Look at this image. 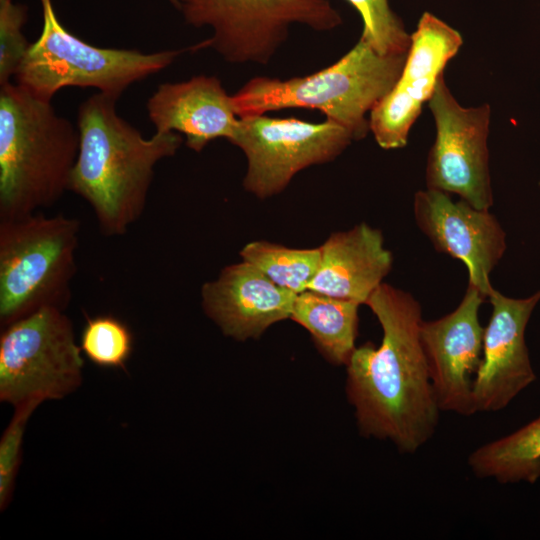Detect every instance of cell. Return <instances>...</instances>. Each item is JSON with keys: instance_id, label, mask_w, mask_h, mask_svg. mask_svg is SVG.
<instances>
[{"instance_id": "cell-24", "label": "cell", "mask_w": 540, "mask_h": 540, "mask_svg": "<svg viewBox=\"0 0 540 540\" xmlns=\"http://www.w3.org/2000/svg\"><path fill=\"white\" fill-rule=\"evenodd\" d=\"M27 7L13 0H0V85L14 77L30 44L22 28Z\"/></svg>"}, {"instance_id": "cell-16", "label": "cell", "mask_w": 540, "mask_h": 540, "mask_svg": "<svg viewBox=\"0 0 540 540\" xmlns=\"http://www.w3.org/2000/svg\"><path fill=\"white\" fill-rule=\"evenodd\" d=\"M146 107L155 132L181 133L186 145L196 152L217 138L231 142L240 123L232 95L215 76L163 83L149 97Z\"/></svg>"}, {"instance_id": "cell-25", "label": "cell", "mask_w": 540, "mask_h": 540, "mask_svg": "<svg viewBox=\"0 0 540 540\" xmlns=\"http://www.w3.org/2000/svg\"><path fill=\"white\" fill-rule=\"evenodd\" d=\"M176 8L180 9L184 0H169Z\"/></svg>"}, {"instance_id": "cell-19", "label": "cell", "mask_w": 540, "mask_h": 540, "mask_svg": "<svg viewBox=\"0 0 540 540\" xmlns=\"http://www.w3.org/2000/svg\"><path fill=\"white\" fill-rule=\"evenodd\" d=\"M468 465L478 478L502 484L540 478V416L517 431L474 450Z\"/></svg>"}, {"instance_id": "cell-7", "label": "cell", "mask_w": 540, "mask_h": 540, "mask_svg": "<svg viewBox=\"0 0 540 540\" xmlns=\"http://www.w3.org/2000/svg\"><path fill=\"white\" fill-rule=\"evenodd\" d=\"M179 10L188 24L212 29L193 50L212 48L235 64H267L293 24L328 31L342 23L328 0H184Z\"/></svg>"}, {"instance_id": "cell-10", "label": "cell", "mask_w": 540, "mask_h": 540, "mask_svg": "<svg viewBox=\"0 0 540 540\" xmlns=\"http://www.w3.org/2000/svg\"><path fill=\"white\" fill-rule=\"evenodd\" d=\"M436 138L427 159V188L457 194L477 209L489 210L493 193L489 172L490 107H462L443 74L429 99Z\"/></svg>"}, {"instance_id": "cell-8", "label": "cell", "mask_w": 540, "mask_h": 540, "mask_svg": "<svg viewBox=\"0 0 540 540\" xmlns=\"http://www.w3.org/2000/svg\"><path fill=\"white\" fill-rule=\"evenodd\" d=\"M82 354L70 318L58 308L1 328L0 400L16 407L66 397L83 381Z\"/></svg>"}, {"instance_id": "cell-13", "label": "cell", "mask_w": 540, "mask_h": 540, "mask_svg": "<svg viewBox=\"0 0 540 540\" xmlns=\"http://www.w3.org/2000/svg\"><path fill=\"white\" fill-rule=\"evenodd\" d=\"M413 214L421 232L438 252L467 267L469 283L486 298L494 288L490 273L506 250V234L489 210L477 209L449 193L429 189L414 196Z\"/></svg>"}, {"instance_id": "cell-21", "label": "cell", "mask_w": 540, "mask_h": 540, "mask_svg": "<svg viewBox=\"0 0 540 540\" xmlns=\"http://www.w3.org/2000/svg\"><path fill=\"white\" fill-rule=\"evenodd\" d=\"M80 348L99 367L124 369L133 351V335L118 318L97 316L87 319Z\"/></svg>"}, {"instance_id": "cell-22", "label": "cell", "mask_w": 540, "mask_h": 540, "mask_svg": "<svg viewBox=\"0 0 540 540\" xmlns=\"http://www.w3.org/2000/svg\"><path fill=\"white\" fill-rule=\"evenodd\" d=\"M360 13L363 20L361 39L383 55L406 54L411 35L401 19L392 11L388 0H347Z\"/></svg>"}, {"instance_id": "cell-5", "label": "cell", "mask_w": 540, "mask_h": 540, "mask_svg": "<svg viewBox=\"0 0 540 540\" xmlns=\"http://www.w3.org/2000/svg\"><path fill=\"white\" fill-rule=\"evenodd\" d=\"M79 232V220L63 214L0 220L1 328L44 308L65 311Z\"/></svg>"}, {"instance_id": "cell-23", "label": "cell", "mask_w": 540, "mask_h": 540, "mask_svg": "<svg viewBox=\"0 0 540 540\" xmlns=\"http://www.w3.org/2000/svg\"><path fill=\"white\" fill-rule=\"evenodd\" d=\"M41 403L29 401L14 407V414L0 439V510L9 505L21 464L22 443L29 418Z\"/></svg>"}, {"instance_id": "cell-1", "label": "cell", "mask_w": 540, "mask_h": 540, "mask_svg": "<svg viewBox=\"0 0 540 540\" xmlns=\"http://www.w3.org/2000/svg\"><path fill=\"white\" fill-rule=\"evenodd\" d=\"M365 304L378 319L382 341L356 347L347 368L346 393L359 432L413 454L434 435L441 410L420 339L419 302L381 283Z\"/></svg>"}, {"instance_id": "cell-15", "label": "cell", "mask_w": 540, "mask_h": 540, "mask_svg": "<svg viewBox=\"0 0 540 540\" xmlns=\"http://www.w3.org/2000/svg\"><path fill=\"white\" fill-rule=\"evenodd\" d=\"M296 295L243 260L223 268L201 289L205 314L224 335L239 341L258 338L290 318Z\"/></svg>"}, {"instance_id": "cell-14", "label": "cell", "mask_w": 540, "mask_h": 540, "mask_svg": "<svg viewBox=\"0 0 540 540\" xmlns=\"http://www.w3.org/2000/svg\"><path fill=\"white\" fill-rule=\"evenodd\" d=\"M488 299L492 313L484 328L482 359L472 385L476 413L506 408L536 380L525 330L540 301V290L516 299L494 289Z\"/></svg>"}, {"instance_id": "cell-12", "label": "cell", "mask_w": 540, "mask_h": 540, "mask_svg": "<svg viewBox=\"0 0 540 540\" xmlns=\"http://www.w3.org/2000/svg\"><path fill=\"white\" fill-rule=\"evenodd\" d=\"M485 299L469 283L452 312L421 323V344L441 411L461 416L476 413L471 375L476 374L482 359L484 327L479 321V310Z\"/></svg>"}, {"instance_id": "cell-4", "label": "cell", "mask_w": 540, "mask_h": 540, "mask_svg": "<svg viewBox=\"0 0 540 540\" xmlns=\"http://www.w3.org/2000/svg\"><path fill=\"white\" fill-rule=\"evenodd\" d=\"M407 55L380 54L360 38L337 62L313 74L250 79L232 95L234 110L245 117L288 108L316 109L360 140L370 131L366 114L395 86Z\"/></svg>"}, {"instance_id": "cell-11", "label": "cell", "mask_w": 540, "mask_h": 540, "mask_svg": "<svg viewBox=\"0 0 540 540\" xmlns=\"http://www.w3.org/2000/svg\"><path fill=\"white\" fill-rule=\"evenodd\" d=\"M462 43L460 33L433 14L421 16L398 81L370 112V131L381 148L407 144L423 104L431 98L445 66Z\"/></svg>"}, {"instance_id": "cell-2", "label": "cell", "mask_w": 540, "mask_h": 540, "mask_svg": "<svg viewBox=\"0 0 540 540\" xmlns=\"http://www.w3.org/2000/svg\"><path fill=\"white\" fill-rule=\"evenodd\" d=\"M117 100L99 92L80 105L79 151L68 189L89 204L106 236L125 234L142 216L157 163L183 141L175 132L144 138L119 116Z\"/></svg>"}, {"instance_id": "cell-6", "label": "cell", "mask_w": 540, "mask_h": 540, "mask_svg": "<svg viewBox=\"0 0 540 540\" xmlns=\"http://www.w3.org/2000/svg\"><path fill=\"white\" fill-rule=\"evenodd\" d=\"M43 27L14 76L16 83L46 101L64 87H91L120 97L133 83L169 66L181 53L101 48L70 33L58 20L52 0H40Z\"/></svg>"}, {"instance_id": "cell-18", "label": "cell", "mask_w": 540, "mask_h": 540, "mask_svg": "<svg viewBox=\"0 0 540 540\" xmlns=\"http://www.w3.org/2000/svg\"><path fill=\"white\" fill-rule=\"evenodd\" d=\"M360 303L305 290L295 297L290 318L303 326L332 364L346 365L356 349Z\"/></svg>"}, {"instance_id": "cell-17", "label": "cell", "mask_w": 540, "mask_h": 540, "mask_svg": "<svg viewBox=\"0 0 540 540\" xmlns=\"http://www.w3.org/2000/svg\"><path fill=\"white\" fill-rule=\"evenodd\" d=\"M320 250L319 268L307 290L360 304L383 283L393 264L381 231L366 223L331 234Z\"/></svg>"}, {"instance_id": "cell-3", "label": "cell", "mask_w": 540, "mask_h": 540, "mask_svg": "<svg viewBox=\"0 0 540 540\" xmlns=\"http://www.w3.org/2000/svg\"><path fill=\"white\" fill-rule=\"evenodd\" d=\"M0 220L55 204L68 191L78 128L21 85H0Z\"/></svg>"}, {"instance_id": "cell-9", "label": "cell", "mask_w": 540, "mask_h": 540, "mask_svg": "<svg viewBox=\"0 0 540 540\" xmlns=\"http://www.w3.org/2000/svg\"><path fill=\"white\" fill-rule=\"evenodd\" d=\"M239 118L230 143L247 158L245 190L260 199L280 193L299 171L332 161L356 140L351 130L328 119L311 123L264 114Z\"/></svg>"}, {"instance_id": "cell-20", "label": "cell", "mask_w": 540, "mask_h": 540, "mask_svg": "<svg viewBox=\"0 0 540 540\" xmlns=\"http://www.w3.org/2000/svg\"><path fill=\"white\" fill-rule=\"evenodd\" d=\"M240 256L276 285L298 294L308 289L316 275L321 250L320 247L300 249L253 241L242 248Z\"/></svg>"}]
</instances>
